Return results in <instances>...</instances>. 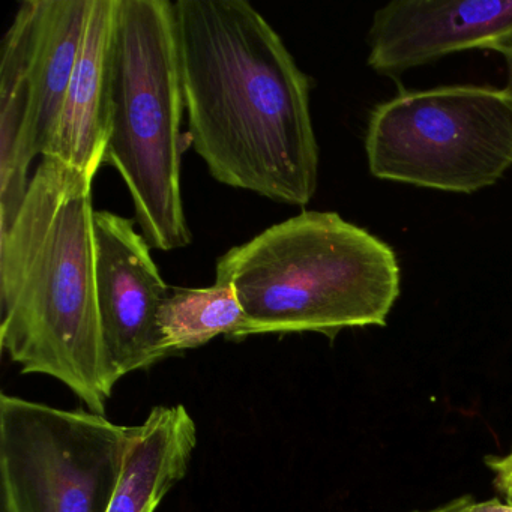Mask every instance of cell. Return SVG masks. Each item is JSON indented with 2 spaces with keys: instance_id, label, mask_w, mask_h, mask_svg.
<instances>
[{
  "instance_id": "cell-1",
  "label": "cell",
  "mask_w": 512,
  "mask_h": 512,
  "mask_svg": "<svg viewBox=\"0 0 512 512\" xmlns=\"http://www.w3.org/2000/svg\"><path fill=\"white\" fill-rule=\"evenodd\" d=\"M188 139L215 181L305 206L319 181L310 77L245 0H178Z\"/></svg>"
},
{
  "instance_id": "cell-2",
  "label": "cell",
  "mask_w": 512,
  "mask_h": 512,
  "mask_svg": "<svg viewBox=\"0 0 512 512\" xmlns=\"http://www.w3.org/2000/svg\"><path fill=\"white\" fill-rule=\"evenodd\" d=\"M92 184L43 158L16 218L0 229V347L22 373L59 380L104 415L116 380L98 310Z\"/></svg>"
},
{
  "instance_id": "cell-3",
  "label": "cell",
  "mask_w": 512,
  "mask_h": 512,
  "mask_svg": "<svg viewBox=\"0 0 512 512\" xmlns=\"http://www.w3.org/2000/svg\"><path fill=\"white\" fill-rule=\"evenodd\" d=\"M245 313L236 341L253 335L385 326L401 292L397 254L337 212L304 211L217 260Z\"/></svg>"
},
{
  "instance_id": "cell-4",
  "label": "cell",
  "mask_w": 512,
  "mask_h": 512,
  "mask_svg": "<svg viewBox=\"0 0 512 512\" xmlns=\"http://www.w3.org/2000/svg\"><path fill=\"white\" fill-rule=\"evenodd\" d=\"M184 112L173 2L118 0L104 164L124 179L143 238L160 251L193 242L181 187Z\"/></svg>"
},
{
  "instance_id": "cell-5",
  "label": "cell",
  "mask_w": 512,
  "mask_h": 512,
  "mask_svg": "<svg viewBox=\"0 0 512 512\" xmlns=\"http://www.w3.org/2000/svg\"><path fill=\"white\" fill-rule=\"evenodd\" d=\"M365 154L382 181L478 193L512 167V97L473 85L401 92L371 112Z\"/></svg>"
},
{
  "instance_id": "cell-6",
  "label": "cell",
  "mask_w": 512,
  "mask_h": 512,
  "mask_svg": "<svg viewBox=\"0 0 512 512\" xmlns=\"http://www.w3.org/2000/svg\"><path fill=\"white\" fill-rule=\"evenodd\" d=\"M137 427L0 394V512H107Z\"/></svg>"
},
{
  "instance_id": "cell-7",
  "label": "cell",
  "mask_w": 512,
  "mask_h": 512,
  "mask_svg": "<svg viewBox=\"0 0 512 512\" xmlns=\"http://www.w3.org/2000/svg\"><path fill=\"white\" fill-rule=\"evenodd\" d=\"M97 292L104 346L116 383L169 358L160 310L169 286L130 218L95 211Z\"/></svg>"
},
{
  "instance_id": "cell-8",
  "label": "cell",
  "mask_w": 512,
  "mask_h": 512,
  "mask_svg": "<svg viewBox=\"0 0 512 512\" xmlns=\"http://www.w3.org/2000/svg\"><path fill=\"white\" fill-rule=\"evenodd\" d=\"M367 64L380 76L512 43V0H394L376 11Z\"/></svg>"
},
{
  "instance_id": "cell-9",
  "label": "cell",
  "mask_w": 512,
  "mask_h": 512,
  "mask_svg": "<svg viewBox=\"0 0 512 512\" xmlns=\"http://www.w3.org/2000/svg\"><path fill=\"white\" fill-rule=\"evenodd\" d=\"M89 0H31L28 118L13 185L0 196V229L16 218L28 193V172L44 157L58 128L68 86L76 67L88 17Z\"/></svg>"
},
{
  "instance_id": "cell-10",
  "label": "cell",
  "mask_w": 512,
  "mask_h": 512,
  "mask_svg": "<svg viewBox=\"0 0 512 512\" xmlns=\"http://www.w3.org/2000/svg\"><path fill=\"white\" fill-rule=\"evenodd\" d=\"M118 0H89L88 17L55 137V158L94 182L104 164L112 115L113 46Z\"/></svg>"
},
{
  "instance_id": "cell-11",
  "label": "cell",
  "mask_w": 512,
  "mask_h": 512,
  "mask_svg": "<svg viewBox=\"0 0 512 512\" xmlns=\"http://www.w3.org/2000/svg\"><path fill=\"white\" fill-rule=\"evenodd\" d=\"M197 445L193 416L182 404L154 407L142 425L107 512H155L187 475Z\"/></svg>"
},
{
  "instance_id": "cell-12",
  "label": "cell",
  "mask_w": 512,
  "mask_h": 512,
  "mask_svg": "<svg viewBox=\"0 0 512 512\" xmlns=\"http://www.w3.org/2000/svg\"><path fill=\"white\" fill-rule=\"evenodd\" d=\"M244 325V308L227 281L203 289H175L160 310L164 349L170 356L205 346L220 335L236 341Z\"/></svg>"
},
{
  "instance_id": "cell-13",
  "label": "cell",
  "mask_w": 512,
  "mask_h": 512,
  "mask_svg": "<svg viewBox=\"0 0 512 512\" xmlns=\"http://www.w3.org/2000/svg\"><path fill=\"white\" fill-rule=\"evenodd\" d=\"M412 512H512V506L499 499L485 500L478 502L472 496H461L445 505L437 506V508L428 509V511H412Z\"/></svg>"
},
{
  "instance_id": "cell-14",
  "label": "cell",
  "mask_w": 512,
  "mask_h": 512,
  "mask_svg": "<svg viewBox=\"0 0 512 512\" xmlns=\"http://www.w3.org/2000/svg\"><path fill=\"white\" fill-rule=\"evenodd\" d=\"M494 475V487L502 494L503 502L512 506V451L503 457H488L485 460Z\"/></svg>"
},
{
  "instance_id": "cell-15",
  "label": "cell",
  "mask_w": 512,
  "mask_h": 512,
  "mask_svg": "<svg viewBox=\"0 0 512 512\" xmlns=\"http://www.w3.org/2000/svg\"><path fill=\"white\" fill-rule=\"evenodd\" d=\"M500 55H503L506 62V73H508V79H506V92L512 97V43H509L508 46L502 47L499 50Z\"/></svg>"
}]
</instances>
